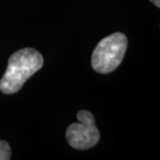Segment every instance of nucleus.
<instances>
[{
    "mask_svg": "<svg viewBox=\"0 0 160 160\" xmlns=\"http://www.w3.org/2000/svg\"><path fill=\"white\" fill-rule=\"evenodd\" d=\"M44 59L32 48H24L12 54L8 69L0 79V91L12 95L19 92L24 83L43 67Z\"/></svg>",
    "mask_w": 160,
    "mask_h": 160,
    "instance_id": "nucleus-1",
    "label": "nucleus"
},
{
    "mask_svg": "<svg viewBox=\"0 0 160 160\" xmlns=\"http://www.w3.org/2000/svg\"><path fill=\"white\" fill-rule=\"evenodd\" d=\"M128 41L124 33L114 32L104 38L92 54V67L100 74L114 71L123 62Z\"/></svg>",
    "mask_w": 160,
    "mask_h": 160,
    "instance_id": "nucleus-2",
    "label": "nucleus"
},
{
    "mask_svg": "<svg viewBox=\"0 0 160 160\" xmlns=\"http://www.w3.org/2000/svg\"><path fill=\"white\" fill-rule=\"evenodd\" d=\"M77 119L79 123L71 124L67 128V140L76 150H88L97 145L100 139L95 118L88 110H80L77 113Z\"/></svg>",
    "mask_w": 160,
    "mask_h": 160,
    "instance_id": "nucleus-3",
    "label": "nucleus"
},
{
    "mask_svg": "<svg viewBox=\"0 0 160 160\" xmlns=\"http://www.w3.org/2000/svg\"><path fill=\"white\" fill-rule=\"evenodd\" d=\"M12 156L11 147L5 140H0V160H9Z\"/></svg>",
    "mask_w": 160,
    "mask_h": 160,
    "instance_id": "nucleus-4",
    "label": "nucleus"
},
{
    "mask_svg": "<svg viewBox=\"0 0 160 160\" xmlns=\"http://www.w3.org/2000/svg\"><path fill=\"white\" fill-rule=\"evenodd\" d=\"M151 1L154 3V4L157 6V8H160V0H151Z\"/></svg>",
    "mask_w": 160,
    "mask_h": 160,
    "instance_id": "nucleus-5",
    "label": "nucleus"
}]
</instances>
